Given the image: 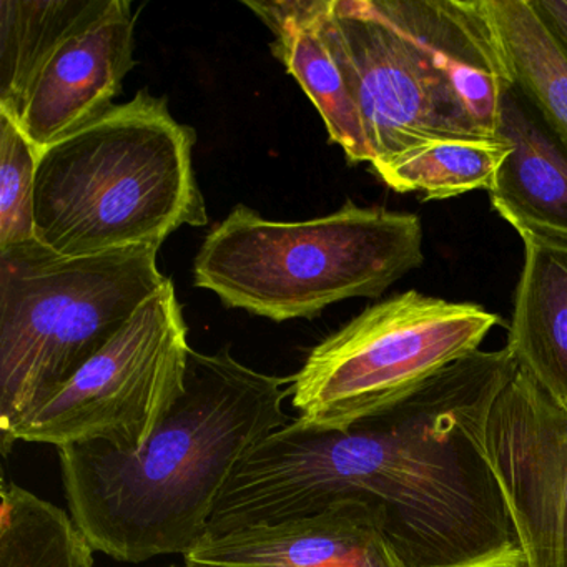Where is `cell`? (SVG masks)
I'll list each match as a JSON object with an SVG mask.
<instances>
[{"instance_id":"1","label":"cell","mask_w":567,"mask_h":567,"mask_svg":"<svg viewBox=\"0 0 567 567\" xmlns=\"http://www.w3.org/2000/svg\"><path fill=\"white\" fill-rule=\"evenodd\" d=\"M516 371L506 347L477 350L348 430L295 417L248 454L255 514L277 523L357 501L380 511L403 567H526L486 454L491 406Z\"/></svg>"},{"instance_id":"2","label":"cell","mask_w":567,"mask_h":567,"mask_svg":"<svg viewBox=\"0 0 567 567\" xmlns=\"http://www.w3.org/2000/svg\"><path fill=\"white\" fill-rule=\"evenodd\" d=\"M291 381L248 368L230 348L192 350L184 394L144 450H58L69 514L92 547L134 564L194 549L241 460L295 420L285 411Z\"/></svg>"},{"instance_id":"3","label":"cell","mask_w":567,"mask_h":567,"mask_svg":"<svg viewBox=\"0 0 567 567\" xmlns=\"http://www.w3.org/2000/svg\"><path fill=\"white\" fill-rule=\"evenodd\" d=\"M194 128L167 99L141 91L39 151L35 238L65 257L161 250L178 228L208 224L195 178Z\"/></svg>"},{"instance_id":"4","label":"cell","mask_w":567,"mask_h":567,"mask_svg":"<svg viewBox=\"0 0 567 567\" xmlns=\"http://www.w3.org/2000/svg\"><path fill=\"white\" fill-rule=\"evenodd\" d=\"M421 218L347 205L307 221H271L238 205L212 228L195 287L274 321L313 318L338 301L378 298L423 265Z\"/></svg>"},{"instance_id":"5","label":"cell","mask_w":567,"mask_h":567,"mask_svg":"<svg viewBox=\"0 0 567 567\" xmlns=\"http://www.w3.org/2000/svg\"><path fill=\"white\" fill-rule=\"evenodd\" d=\"M157 254L65 257L39 241L0 251V446L167 284Z\"/></svg>"},{"instance_id":"6","label":"cell","mask_w":567,"mask_h":567,"mask_svg":"<svg viewBox=\"0 0 567 567\" xmlns=\"http://www.w3.org/2000/svg\"><path fill=\"white\" fill-rule=\"evenodd\" d=\"M501 318L416 290L386 298L324 338L291 381L301 426L344 431L378 416L481 350Z\"/></svg>"},{"instance_id":"7","label":"cell","mask_w":567,"mask_h":567,"mask_svg":"<svg viewBox=\"0 0 567 567\" xmlns=\"http://www.w3.org/2000/svg\"><path fill=\"white\" fill-rule=\"evenodd\" d=\"M188 328L171 280L58 393L32 411L0 446L19 441L61 447L104 443L144 450L185 391Z\"/></svg>"},{"instance_id":"8","label":"cell","mask_w":567,"mask_h":567,"mask_svg":"<svg viewBox=\"0 0 567 567\" xmlns=\"http://www.w3.org/2000/svg\"><path fill=\"white\" fill-rule=\"evenodd\" d=\"M321 29L360 111L371 164L437 138H486L381 0H323Z\"/></svg>"},{"instance_id":"9","label":"cell","mask_w":567,"mask_h":567,"mask_svg":"<svg viewBox=\"0 0 567 567\" xmlns=\"http://www.w3.org/2000/svg\"><path fill=\"white\" fill-rule=\"evenodd\" d=\"M486 454L526 567H567V411L520 370L491 406Z\"/></svg>"},{"instance_id":"10","label":"cell","mask_w":567,"mask_h":567,"mask_svg":"<svg viewBox=\"0 0 567 567\" xmlns=\"http://www.w3.org/2000/svg\"><path fill=\"white\" fill-rule=\"evenodd\" d=\"M134 34L131 2L112 0L97 21L72 35L49 59L14 117L38 151L114 107L135 65Z\"/></svg>"},{"instance_id":"11","label":"cell","mask_w":567,"mask_h":567,"mask_svg":"<svg viewBox=\"0 0 567 567\" xmlns=\"http://www.w3.org/2000/svg\"><path fill=\"white\" fill-rule=\"evenodd\" d=\"M497 138L511 147L491 205L520 237L567 247V145L517 85L504 92Z\"/></svg>"},{"instance_id":"12","label":"cell","mask_w":567,"mask_h":567,"mask_svg":"<svg viewBox=\"0 0 567 567\" xmlns=\"http://www.w3.org/2000/svg\"><path fill=\"white\" fill-rule=\"evenodd\" d=\"M244 4L270 29L271 52L313 102L330 141L341 147L351 165L371 164L374 155L360 111L321 29L323 0H254Z\"/></svg>"},{"instance_id":"13","label":"cell","mask_w":567,"mask_h":567,"mask_svg":"<svg viewBox=\"0 0 567 567\" xmlns=\"http://www.w3.org/2000/svg\"><path fill=\"white\" fill-rule=\"evenodd\" d=\"M520 238L524 264L506 348L517 370L567 411V247Z\"/></svg>"},{"instance_id":"14","label":"cell","mask_w":567,"mask_h":567,"mask_svg":"<svg viewBox=\"0 0 567 567\" xmlns=\"http://www.w3.org/2000/svg\"><path fill=\"white\" fill-rule=\"evenodd\" d=\"M112 0H0V112L19 114L29 85Z\"/></svg>"},{"instance_id":"15","label":"cell","mask_w":567,"mask_h":567,"mask_svg":"<svg viewBox=\"0 0 567 567\" xmlns=\"http://www.w3.org/2000/svg\"><path fill=\"white\" fill-rule=\"evenodd\" d=\"M513 84L567 145V48L533 0H483Z\"/></svg>"},{"instance_id":"16","label":"cell","mask_w":567,"mask_h":567,"mask_svg":"<svg viewBox=\"0 0 567 567\" xmlns=\"http://www.w3.org/2000/svg\"><path fill=\"white\" fill-rule=\"evenodd\" d=\"M511 147L499 138H437L371 164L374 174L398 194L424 202L447 200L493 188Z\"/></svg>"},{"instance_id":"17","label":"cell","mask_w":567,"mask_h":567,"mask_svg":"<svg viewBox=\"0 0 567 567\" xmlns=\"http://www.w3.org/2000/svg\"><path fill=\"white\" fill-rule=\"evenodd\" d=\"M0 494V567H94L95 549L71 514L6 480Z\"/></svg>"},{"instance_id":"18","label":"cell","mask_w":567,"mask_h":567,"mask_svg":"<svg viewBox=\"0 0 567 567\" xmlns=\"http://www.w3.org/2000/svg\"><path fill=\"white\" fill-rule=\"evenodd\" d=\"M39 151L18 122L0 112V251L38 241L34 221Z\"/></svg>"},{"instance_id":"19","label":"cell","mask_w":567,"mask_h":567,"mask_svg":"<svg viewBox=\"0 0 567 567\" xmlns=\"http://www.w3.org/2000/svg\"><path fill=\"white\" fill-rule=\"evenodd\" d=\"M310 567H403V564L398 559L384 533H378L363 543Z\"/></svg>"},{"instance_id":"20","label":"cell","mask_w":567,"mask_h":567,"mask_svg":"<svg viewBox=\"0 0 567 567\" xmlns=\"http://www.w3.org/2000/svg\"><path fill=\"white\" fill-rule=\"evenodd\" d=\"M533 6L567 48V0H533Z\"/></svg>"},{"instance_id":"21","label":"cell","mask_w":567,"mask_h":567,"mask_svg":"<svg viewBox=\"0 0 567 567\" xmlns=\"http://www.w3.org/2000/svg\"><path fill=\"white\" fill-rule=\"evenodd\" d=\"M171 567H181V566H171ZM182 567H190V566H187V564H185V566H182Z\"/></svg>"}]
</instances>
